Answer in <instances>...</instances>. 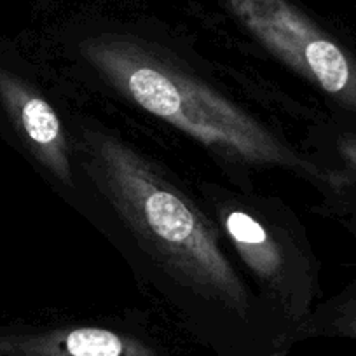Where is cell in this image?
Returning a JSON list of instances; mask_svg holds the SVG:
<instances>
[{"instance_id": "cell-1", "label": "cell", "mask_w": 356, "mask_h": 356, "mask_svg": "<svg viewBox=\"0 0 356 356\" xmlns=\"http://www.w3.org/2000/svg\"><path fill=\"white\" fill-rule=\"evenodd\" d=\"M79 178L77 210L119 250L140 285L187 316L246 321L264 309L217 225L121 133L68 118Z\"/></svg>"}, {"instance_id": "cell-2", "label": "cell", "mask_w": 356, "mask_h": 356, "mask_svg": "<svg viewBox=\"0 0 356 356\" xmlns=\"http://www.w3.org/2000/svg\"><path fill=\"white\" fill-rule=\"evenodd\" d=\"M75 67L140 111L203 145L234 180L252 187L250 171L283 170L327 194L341 175L283 136L201 77L164 46L118 29L95 30L70 46Z\"/></svg>"}, {"instance_id": "cell-3", "label": "cell", "mask_w": 356, "mask_h": 356, "mask_svg": "<svg viewBox=\"0 0 356 356\" xmlns=\"http://www.w3.org/2000/svg\"><path fill=\"white\" fill-rule=\"evenodd\" d=\"M204 208L267 309L302 320L320 293L318 260L302 224L278 197L252 187L200 184Z\"/></svg>"}, {"instance_id": "cell-4", "label": "cell", "mask_w": 356, "mask_h": 356, "mask_svg": "<svg viewBox=\"0 0 356 356\" xmlns=\"http://www.w3.org/2000/svg\"><path fill=\"white\" fill-rule=\"evenodd\" d=\"M280 63L318 89L356 124V54L290 0H224Z\"/></svg>"}, {"instance_id": "cell-5", "label": "cell", "mask_w": 356, "mask_h": 356, "mask_svg": "<svg viewBox=\"0 0 356 356\" xmlns=\"http://www.w3.org/2000/svg\"><path fill=\"white\" fill-rule=\"evenodd\" d=\"M0 105L26 152L53 180L70 207L79 204V178L68 118L40 89L22 75L0 67Z\"/></svg>"}, {"instance_id": "cell-6", "label": "cell", "mask_w": 356, "mask_h": 356, "mask_svg": "<svg viewBox=\"0 0 356 356\" xmlns=\"http://www.w3.org/2000/svg\"><path fill=\"white\" fill-rule=\"evenodd\" d=\"M313 143L316 147L313 156L344 178V189L341 193L356 191V129L348 121L325 124L318 128Z\"/></svg>"}, {"instance_id": "cell-7", "label": "cell", "mask_w": 356, "mask_h": 356, "mask_svg": "<svg viewBox=\"0 0 356 356\" xmlns=\"http://www.w3.org/2000/svg\"><path fill=\"white\" fill-rule=\"evenodd\" d=\"M70 356H124V337L100 327H75L61 334H49Z\"/></svg>"}, {"instance_id": "cell-8", "label": "cell", "mask_w": 356, "mask_h": 356, "mask_svg": "<svg viewBox=\"0 0 356 356\" xmlns=\"http://www.w3.org/2000/svg\"><path fill=\"white\" fill-rule=\"evenodd\" d=\"M318 316H323L334 330L356 337V285L349 286L337 299L328 302Z\"/></svg>"}]
</instances>
